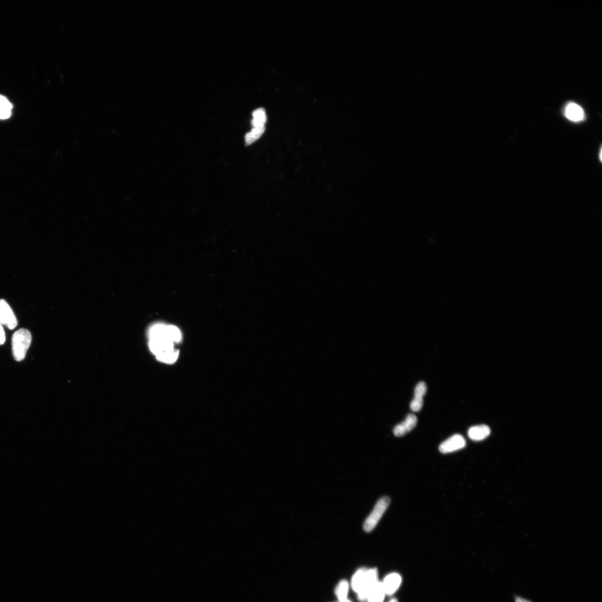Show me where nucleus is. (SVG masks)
Here are the masks:
<instances>
[{"label":"nucleus","mask_w":602,"mask_h":602,"mask_svg":"<svg viewBox=\"0 0 602 602\" xmlns=\"http://www.w3.org/2000/svg\"><path fill=\"white\" fill-rule=\"evenodd\" d=\"M265 130V127L253 128L251 132H248L246 136V145H250L254 143L262 135Z\"/></svg>","instance_id":"nucleus-17"},{"label":"nucleus","mask_w":602,"mask_h":602,"mask_svg":"<svg viewBox=\"0 0 602 602\" xmlns=\"http://www.w3.org/2000/svg\"><path fill=\"white\" fill-rule=\"evenodd\" d=\"M417 423V418L414 414H409L403 422L395 426L393 433L395 436L402 437L411 432L416 426Z\"/></svg>","instance_id":"nucleus-8"},{"label":"nucleus","mask_w":602,"mask_h":602,"mask_svg":"<svg viewBox=\"0 0 602 602\" xmlns=\"http://www.w3.org/2000/svg\"><path fill=\"white\" fill-rule=\"evenodd\" d=\"M350 584L345 579L340 581L335 588V593L340 602H344L348 600Z\"/></svg>","instance_id":"nucleus-14"},{"label":"nucleus","mask_w":602,"mask_h":602,"mask_svg":"<svg viewBox=\"0 0 602 602\" xmlns=\"http://www.w3.org/2000/svg\"><path fill=\"white\" fill-rule=\"evenodd\" d=\"M516 602H530L528 600H526L524 599H521V598H520V597H517L516 599Z\"/></svg>","instance_id":"nucleus-19"},{"label":"nucleus","mask_w":602,"mask_h":602,"mask_svg":"<svg viewBox=\"0 0 602 602\" xmlns=\"http://www.w3.org/2000/svg\"><path fill=\"white\" fill-rule=\"evenodd\" d=\"M0 310L2 324L10 330H13L18 325V320L10 306L5 300H0Z\"/></svg>","instance_id":"nucleus-7"},{"label":"nucleus","mask_w":602,"mask_h":602,"mask_svg":"<svg viewBox=\"0 0 602 602\" xmlns=\"http://www.w3.org/2000/svg\"><path fill=\"white\" fill-rule=\"evenodd\" d=\"M491 430L489 427L486 425H479L470 428L468 436L471 440L475 441H481L489 436Z\"/></svg>","instance_id":"nucleus-11"},{"label":"nucleus","mask_w":602,"mask_h":602,"mask_svg":"<svg viewBox=\"0 0 602 602\" xmlns=\"http://www.w3.org/2000/svg\"><path fill=\"white\" fill-rule=\"evenodd\" d=\"M427 387L426 383L421 381L416 386L414 397L410 405L412 411L418 412L422 409L423 406V397L427 392Z\"/></svg>","instance_id":"nucleus-9"},{"label":"nucleus","mask_w":602,"mask_h":602,"mask_svg":"<svg viewBox=\"0 0 602 602\" xmlns=\"http://www.w3.org/2000/svg\"><path fill=\"white\" fill-rule=\"evenodd\" d=\"M385 593L382 584L378 582L369 593L368 597V602H383L384 601Z\"/></svg>","instance_id":"nucleus-13"},{"label":"nucleus","mask_w":602,"mask_h":602,"mask_svg":"<svg viewBox=\"0 0 602 602\" xmlns=\"http://www.w3.org/2000/svg\"><path fill=\"white\" fill-rule=\"evenodd\" d=\"M388 602H398V601L395 598H392Z\"/></svg>","instance_id":"nucleus-20"},{"label":"nucleus","mask_w":602,"mask_h":602,"mask_svg":"<svg viewBox=\"0 0 602 602\" xmlns=\"http://www.w3.org/2000/svg\"><path fill=\"white\" fill-rule=\"evenodd\" d=\"M466 445L464 437L460 435H454L442 443L440 445V452L447 454L464 448Z\"/></svg>","instance_id":"nucleus-5"},{"label":"nucleus","mask_w":602,"mask_h":602,"mask_svg":"<svg viewBox=\"0 0 602 602\" xmlns=\"http://www.w3.org/2000/svg\"><path fill=\"white\" fill-rule=\"evenodd\" d=\"M32 341L31 332L25 328L16 331L12 338V350L14 359L21 361L25 359Z\"/></svg>","instance_id":"nucleus-2"},{"label":"nucleus","mask_w":602,"mask_h":602,"mask_svg":"<svg viewBox=\"0 0 602 602\" xmlns=\"http://www.w3.org/2000/svg\"><path fill=\"white\" fill-rule=\"evenodd\" d=\"M564 115L568 120L575 122L582 121L585 118L583 108L578 104L573 102H570L567 104L564 108Z\"/></svg>","instance_id":"nucleus-10"},{"label":"nucleus","mask_w":602,"mask_h":602,"mask_svg":"<svg viewBox=\"0 0 602 602\" xmlns=\"http://www.w3.org/2000/svg\"><path fill=\"white\" fill-rule=\"evenodd\" d=\"M379 582L378 571L376 568L366 570L365 582L361 590L357 593V599L361 602H366L369 593Z\"/></svg>","instance_id":"nucleus-4"},{"label":"nucleus","mask_w":602,"mask_h":602,"mask_svg":"<svg viewBox=\"0 0 602 602\" xmlns=\"http://www.w3.org/2000/svg\"><path fill=\"white\" fill-rule=\"evenodd\" d=\"M351 602V601H350V600H349L348 599V600H347L346 601H345V602Z\"/></svg>","instance_id":"nucleus-22"},{"label":"nucleus","mask_w":602,"mask_h":602,"mask_svg":"<svg viewBox=\"0 0 602 602\" xmlns=\"http://www.w3.org/2000/svg\"><path fill=\"white\" fill-rule=\"evenodd\" d=\"M0 322H1V323H2V325H3V324H2V317H1V310H0Z\"/></svg>","instance_id":"nucleus-21"},{"label":"nucleus","mask_w":602,"mask_h":602,"mask_svg":"<svg viewBox=\"0 0 602 602\" xmlns=\"http://www.w3.org/2000/svg\"><path fill=\"white\" fill-rule=\"evenodd\" d=\"M6 341V336L5 331L3 330L2 323L0 322V345L5 343Z\"/></svg>","instance_id":"nucleus-18"},{"label":"nucleus","mask_w":602,"mask_h":602,"mask_svg":"<svg viewBox=\"0 0 602 602\" xmlns=\"http://www.w3.org/2000/svg\"><path fill=\"white\" fill-rule=\"evenodd\" d=\"M367 569L365 568H360L353 574L351 580V587L353 592L358 593L363 587L365 582L366 572Z\"/></svg>","instance_id":"nucleus-12"},{"label":"nucleus","mask_w":602,"mask_h":602,"mask_svg":"<svg viewBox=\"0 0 602 602\" xmlns=\"http://www.w3.org/2000/svg\"><path fill=\"white\" fill-rule=\"evenodd\" d=\"M402 582V576L397 572H391L387 575L381 582L385 595L388 596H393L401 587Z\"/></svg>","instance_id":"nucleus-6"},{"label":"nucleus","mask_w":602,"mask_h":602,"mask_svg":"<svg viewBox=\"0 0 602 602\" xmlns=\"http://www.w3.org/2000/svg\"><path fill=\"white\" fill-rule=\"evenodd\" d=\"M150 350L161 363L171 364L178 359L179 352L174 348V344L182 339L179 328L173 325L157 323L151 326L149 332Z\"/></svg>","instance_id":"nucleus-1"},{"label":"nucleus","mask_w":602,"mask_h":602,"mask_svg":"<svg viewBox=\"0 0 602 602\" xmlns=\"http://www.w3.org/2000/svg\"><path fill=\"white\" fill-rule=\"evenodd\" d=\"M390 503V499L388 496L382 497L380 500H379L373 511L365 521L363 529L365 532H371L376 527L379 521H380L387 508L388 507Z\"/></svg>","instance_id":"nucleus-3"},{"label":"nucleus","mask_w":602,"mask_h":602,"mask_svg":"<svg viewBox=\"0 0 602 602\" xmlns=\"http://www.w3.org/2000/svg\"><path fill=\"white\" fill-rule=\"evenodd\" d=\"M267 121L266 112L263 108L256 109L253 112V120L252 125L253 128L264 127V125Z\"/></svg>","instance_id":"nucleus-15"},{"label":"nucleus","mask_w":602,"mask_h":602,"mask_svg":"<svg viewBox=\"0 0 602 602\" xmlns=\"http://www.w3.org/2000/svg\"><path fill=\"white\" fill-rule=\"evenodd\" d=\"M12 108V105L9 101L5 96L0 95V119H8L11 116Z\"/></svg>","instance_id":"nucleus-16"}]
</instances>
